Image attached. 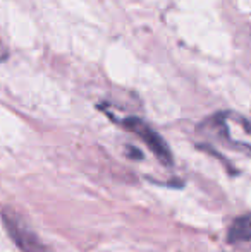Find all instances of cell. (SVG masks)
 Returning a JSON list of instances; mask_svg holds the SVG:
<instances>
[{
  "mask_svg": "<svg viewBox=\"0 0 251 252\" xmlns=\"http://www.w3.org/2000/svg\"><path fill=\"white\" fill-rule=\"evenodd\" d=\"M107 115L110 117L114 122H117L121 127L129 130L131 134L140 137L148 146V150L153 153L164 165H172V153L169 150L167 143L162 139V136L150 126V124H146L143 119H140V117H131V115L117 117V115H114V113H107Z\"/></svg>",
  "mask_w": 251,
  "mask_h": 252,
  "instance_id": "cell-1",
  "label": "cell"
},
{
  "mask_svg": "<svg viewBox=\"0 0 251 252\" xmlns=\"http://www.w3.org/2000/svg\"><path fill=\"white\" fill-rule=\"evenodd\" d=\"M0 220L5 226L7 235L12 239V242L21 252H48V247L43 244V240L36 235V232L24 221V218L17 211L9 208L2 209Z\"/></svg>",
  "mask_w": 251,
  "mask_h": 252,
  "instance_id": "cell-2",
  "label": "cell"
},
{
  "mask_svg": "<svg viewBox=\"0 0 251 252\" xmlns=\"http://www.w3.org/2000/svg\"><path fill=\"white\" fill-rule=\"evenodd\" d=\"M217 127L229 144L238 150L251 153V124L245 117L234 112L218 113Z\"/></svg>",
  "mask_w": 251,
  "mask_h": 252,
  "instance_id": "cell-3",
  "label": "cell"
},
{
  "mask_svg": "<svg viewBox=\"0 0 251 252\" xmlns=\"http://www.w3.org/2000/svg\"><path fill=\"white\" fill-rule=\"evenodd\" d=\"M227 239L234 246L251 242V216H243V218L236 220L229 228Z\"/></svg>",
  "mask_w": 251,
  "mask_h": 252,
  "instance_id": "cell-4",
  "label": "cell"
},
{
  "mask_svg": "<svg viewBox=\"0 0 251 252\" xmlns=\"http://www.w3.org/2000/svg\"><path fill=\"white\" fill-rule=\"evenodd\" d=\"M7 57V50H5V47H3L2 43H0V62H2L3 59Z\"/></svg>",
  "mask_w": 251,
  "mask_h": 252,
  "instance_id": "cell-5",
  "label": "cell"
}]
</instances>
